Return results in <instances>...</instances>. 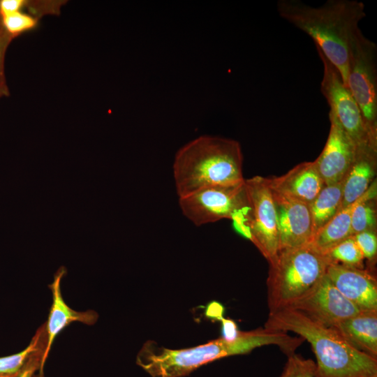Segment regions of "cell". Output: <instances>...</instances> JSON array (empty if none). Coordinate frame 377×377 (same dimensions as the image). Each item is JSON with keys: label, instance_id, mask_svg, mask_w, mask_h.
<instances>
[{"label": "cell", "instance_id": "1", "mask_svg": "<svg viewBox=\"0 0 377 377\" xmlns=\"http://www.w3.org/2000/svg\"><path fill=\"white\" fill-rule=\"evenodd\" d=\"M278 13L313 40L337 68L346 84L348 45L359 23L366 17L364 3L357 0H328L311 6L299 0H279Z\"/></svg>", "mask_w": 377, "mask_h": 377}, {"label": "cell", "instance_id": "2", "mask_svg": "<svg viewBox=\"0 0 377 377\" xmlns=\"http://www.w3.org/2000/svg\"><path fill=\"white\" fill-rule=\"evenodd\" d=\"M265 327L298 334L309 341L316 359V377L377 376V359L349 344L333 327H327L290 308L269 313Z\"/></svg>", "mask_w": 377, "mask_h": 377}, {"label": "cell", "instance_id": "3", "mask_svg": "<svg viewBox=\"0 0 377 377\" xmlns=\"http://www.w3.org/2000/svg\"><path fill=\"white\" fill-rule=\"evenodd\" d=\"M242 165L241 145L233 139L205 135L191 140L172 164L178 198L211 186L244 182Z\"/></svg>", "mask_w": 377, "mask_h": 377}, {"label": "cell", "instance_id": "4", "mask_svg": "<svg viewBox=\"0 0 377 377\" xmlns=\"http://www.w3.org/2000/svg\"><path fill=\"white\" fill-rule=\"evenodd\" d=\"M329 262L311 244L279 250L269 263L267 279L269 312L288 308L325 274Z\"/></svg>", "mask_w": 377, "mask_h": 377}, {"label": "cell", "instance_id": "5", "mask_svg": "<svg viewBox=\"0 0 377 377\" xmlns=\"http://www.w3.org/2000/svg\"><path fill=\"white\" fill-rule=\"evenodd\" d=\"M233 341L219 338L189 348L168 349L148 341L137 357V364L151 377H185L216 360L239 355Z\"/></svg>", "mask_w": 377, "mask_h": 377}, {"label": "cell", "instance_id": "6", "mask_svg": "<svg viewBox=\"0 0 377 377\" xmlns=\"http://www.w3.org/2000/svg\"><path fill=\"white\" fill-rule=\"evenodd\" d=\"M346 86L358 105L368 130L377 137V47L360 28L348 45Z\"/></svg>", "mask_w": 377, "mask_h": 377}, {"label": "cell", "instance_id": "7", "mask_svg": "<svg viewBox=\"0 0 377 377\" xmlns=\"http://www.w3.org/2000/svg\"><path fill=\"white\" fill-rule=\"evenodd\" d=\"M247 198L245 236L258 248L268 263L279 250L276 212L269 177L245 179Z\"/></svg>", "mask_w": 377, "mask_h": 377}, {"label": "cell", "instance_id": "8", "mask_svg": "<svg viewBox=\"0 0 377 377\" xmlns=\"http://www.w3.org/2000/svg\"><path fill=\"white\" fill-rule=\"evenodd\" d=\"M323 63V75L320 89L338 121L355 144L357 148H377V137L368 130L360 109L344 84L337 68L316 46Z\"/></svg>", "mask_w": 377, "mask_h": 377}, {"label": "cell", "instance_id": "9", "mask_svg": "<svg viewBox=\"0 0 377 377\" xmlns=\"http://www.w3.org/2000/svg\"><path fill=\"white\" fill-rule=\"evenodd\" d=\"M244 182L211 186L179 198L180 209L196 226L224 219H235L248 205Z\"/></svg>", "mask_w": 377, "mask_h": 377}, {"label": "cell", "instance_id": "10", "mask_svg": "<svg viewBox=\"0 0 377 377\" xmlns=\"http://www.w3.org/2000/svg\"><path fill=\"white\" fill-rule=\"evenodd\" d=\"M327 326L333 327L360 311L333 285L325 274L289 307Z\"/></svg>", "mask_w": 377, "mask_h": 377}, {"label": "cell", "instance_id": "11", "mask_svg": "<svg viewBox=\"0 0 377 377\" xmlns=\"http://www.w3.org/2000/svg\"><path fill=\"white\" fill-rule=\"evenodd\" d=\"M272 197L279 250L309 244L313 232L309 204L274 190Z\"/></svg>", "mask_w": 377, "mask_h": 377}, {"label": "cell", "instance_id": "12", "mask_svg": "<svg viewBox=\"0 0 377 377\" xmlns=\"http://www.w3.org/2000/svg\"><path fill=\"white\" fill-rule=\"evenodd\" d=\"M330 128L324 148L313 161L325 185L342 181L355 158L357 147L330 111Z\"/></svg>", "mask_w": 377, "mask_h": 377}, {"label": "cell", "instance_id": "13", "mask_svg": "<svg viewBox=\"0 0 377 377\" xmlns=\"http://www.w3.org/2000/svg\"><path fill=\"white\" fill-rule=\"evenodd\" d=\"M326 275L360 311L377 310V281L370 270L329 263Z\"/></svg>", "mask_w": 377, "mask_h": 377}, {"label": "cell", "instance_id": "14", "mask_svg": "<svg viewBox=\"0 0 377 377\" xmlns=\"http://www.w3.org/2000/svg\"><path fill=\"white\" fill-rule=\"evenodd\" d=\"M272 190L289 198L311 203L325 186L314 161H305L286 174L269 177Z\"/></svg>", "mask_w": 377, "mask_h": 377}, {"label": "cell", "instance_id": "15", "mask_svg": "<svg viewBox=\"0 0 377 377\" xmlns=\"http://www.w3.org/2000/svg\"><path fill=\"white\" fill-rule=\"evenodd\" d=\"M66 273V268L60 267L54 275L53 282L49 286L52 293V304L45 324L47 343L43 359L44 364L57 335L64 327L75 321L93 325L98 318L97 313L93 311L79 312L66 304L61 293V280Z\"/></svg>", "mask_w": 377, "mask_h": 377}, {"label": "cell", "instance_id": "16", "mask_svg": "<svg viewBox=\"0 0 377 377\" xmlns=\"http://www.w3.org/2000/svg\"><path fill=\"white\" fill-rule=\"evenodd\" d=\"M377 148H357L355 158L343 179L340 210L355 202L376 179Z\"/></svg>", "mask_w": 377, "mask_h": 377}, {"label": "cell", "instance_id": "17", "mask_svg": "<svg viewBox=\"0 0 377 377\" xmlns=\"http://www.w3.org/2000/svg\"><path fill=\"white\" fill-rule=\"evenodd\" d=\"M333 327L353 347L377 359V310L360 311Z\"/></svg>", "mask_w": 377, "mask_h": 377}, {"label": "cell", "instance_id": "18", "mask_svg": "<svg viewBox=\"0 0 377 377\" xmlns=\"http://www.w3.org/2000/svg\"><path fill=\"white\" fill-rule=\"evenodd\" d=\"M357 200L339 210L329 222L313 235L309 244L324 254L335 245L353 236L351 216Z\"/></svg>", "mask_w": 377, "mask_h": 377}, {"label": "cell", "instance_id": "19", "mask_svg": "<svg viewBox=\"0 0 377 377\" xmlns=\"http://www.w3.org/2000/svg\"><path fill=\"white\" fill-rule=\"evenodd\" d=\"M342 198L343 180L325 185L314 200L309 204L313 235L338 213Z\"/></svg>", "mask_w": 377, "mask_h": 377}, {"label": "cell", "instance_id": "20", "mask_svg": "<svg viewBox=\"0 0 377 377\" xmlns=\"http://www.w3.org/2000/svg\"><path fill=\"white\" fill-rule=\"evenodd\" d=\"M376 179L356 202L351 216L353 235L363 231H375L377 227Z\"/></svg>", "mask_w": 377, "mask_h": 377}, {"label": "cell", "instance_id": "21", "mask_svg": "<svg viewBox=\"0 0 377 377\" xmlns=\"http://www.w3.org/2000/svg\"><path fill=\"white\" fill-rule=\"evenodd\" d=\"M47 343L45 325L39 328L28 346L11 355L0 357V376L16 374L20 371L31 355Z\"/></svg>", "mask_w": 377, "mask_h": 377}, {"label": "cell", "instance_id": "22", "mask_svg": "<svg viewBox=\"0 0 377 377\" xmlns=\"http://www.w3.org/2000/svg\"><path fill=\"white\" fill-rule=\"evenodd\" d=\"M323 255L329 263L364 269V258L353 236L335 245Z\"/></svg>", "mask_w": 377, "mask_h": 377}, {"label": "cell", "instance_id": "23", "mask_svg": "<svg viewBox=\"0 0 377 377\" xmlns=\"http://www.w3.org/2000/svg\"><path fill=\"white\" fill-rule=\"evenodd\" d=\"M38 19L31 14L22 11L0 17L2 27L13 39L35 29L38 24Z\"/></svg>", "mask_w": 377, "mask_h": 377}, {"label": "cell", "instance_id": "24", "mask_svg": "<svg viewBox=\"0 0 377 377\" xmlns=\"http://www.w3.org/2000/svg\"><path fill=\"white\" fill-rule=\"evenodd\" d=\"M288 357L280 377H316V364L313 360L295 353Z\"/></svg>", "mask_w": 377, "mask_h": 377}, {"label": "cell", "instance_id": "25", "mask_svg": "<svg viewBox=\"0 0 377 377\" xmlns=\"http://www.w3.org/2000/svg\"><path fill=\"white\" fill-rule=\"evenodd\" d=\"M364 259L374 265L377 255V235L375 231H363L353 235Z\"/></svg>", "mask_w": 377, "mask_h": 377}, {"label": "cell", "instance_id": "26", "mask_svg": "<svg viewBox=\"0 0 377 377\" xmlns=\"http://www.w3.org/2000/svg\"><path fill=\"white\" fill-rule=\"evenodd\" d=\"M61 3L59 1H27L25 8H27L29 14L37 19L46 14L58 13Z\"/></svg>", "mask_w": 377, "mask_h": 377}, {"label": "cell", "instance_id": "27", "mask_svg": "<svg viewBox=\"0 0 377 377\" xmlns=\"http://www.w3.org/2000/svg\"><path fill=\"white\" fill-rule=\"evenodd\" d=\"M45 348V346H42L31 355L17 377H32L37 369H43L44 365L43 359Z\"/></svg>", "mask_w": 377, "mask_h": 377}, {"label": "cell", "instance_id": "28", "mask_svg": "<svg viewBox=\"0 0 377 377\" xmlns=\"http://www.w3.org/2000/svg\"><path fill=\"white\" fill-rule=\"evenodd\" d=\"M13 38L6 31L0 21V84H7L5 75V57Z\"/></svg>", "mask_w": 377, "mask_h": 377}, {"label": "cell", "instance_id": "29", "mask_svg": "<svg viewBox=\"0 0 377 377\" xmlns=\"http://www.w3.org/2000/svg\"><path fill=\"white\" fill-rule=\"evenodd\" d=\"M220 321L221 322V338L228 342L235 340L240 332L237 323L233 320L224 317Z\"/></svg>", "mask_w": 377, "mask_h": 377}, {"label": "cell", "instance_id": "30", "mask_svg": "<svg viewBox=\"0 0 377 377\" xmlns=\"http://www.w3.org/2000/svg\"><path fill=\"white\" fill-rule=\"evenodd\" d=\"M26 5V0H0V17L22 11Z\"/></svg>", "mask_w": 377, "mask_h": 377}, {"label": "cell", "instance_id": "31", "mask_svg": "<svg viewBox=\"0 0 377 377\" xmlns=\"http://www.w3.org/2000/svg\"><path fill=\"white\" fill-rule=\"evenodd\" d=\"M224 306L219 302L212 301L208 304L205 309L207 318L219 320L223 318Z\"/></svg>", "mask_w": 377, "mask_h": 377}, {"label": "cell", "instance_id": "32", "mask_svg": "<svg viewBox=\"0 0 377 377\" xmlns=\"http://www.w3.org/2000/svg\"><path fill=\"white\" fill-rule=\"evenodd\" d=\"M10 94L9 88L7 84H0V99L8 96Z\"/></svg>", "mask_w": 377, "mask_h": 377}, {"label": "cell", "instance_id": "33", "mask_svg": "<svg viewBox=\"0 0 377 377\" xmlns=\"http://www.w3.org/2000/svg\"><path fill=\"white\" fill-rule=\"evenodd\" d=\"M19 373L13 375L0 376V377H17Z\"/></svg>", "mask_w": 377, "mask_h": 377}, {"label": "cell", "instance_id": "34", "mask_svg": "<svg viewBox=\"0 0 377 377\" xmlns=\"http://www.w3.org/2000/svg\"><path fill=\"white\" fill-rule=\"evenodd\" d=\"M371 377H377V376H371Z\"/></svg>", "mask_w": 377, "mask_h": 377}]
</instances>
